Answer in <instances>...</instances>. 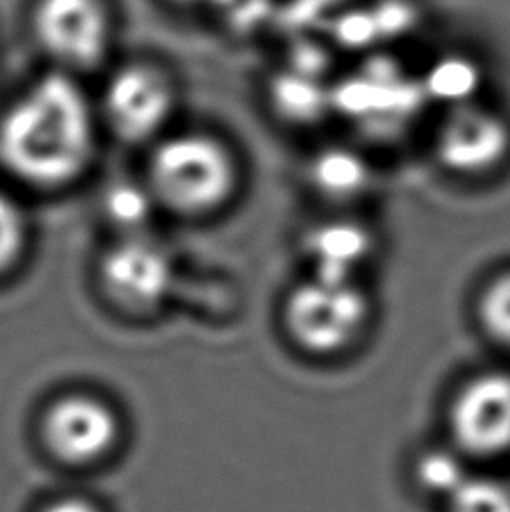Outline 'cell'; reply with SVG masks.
I'll use <instances>...</instances> for the list:
<instances>
[{"label":"cell","mask_w":510,"mask_h":512,"mask_svg":"<svg viewBox=\"0 0 510 512\" xmlns=\"http://www.w3.org/2000/svg\"><path fill=\"white\" fill-rule=\"evenodd\" d=\"M122 425L106 400L90 393H68L43 416V441L61 463L95 465L120 441Z\"/></svg>","instance_id":"cell-6"},{"label":"cell","mask_w":510,"mask_h":512,"mask_svg":"<svg viewBox=\"0 0 510 512\" xmlns=\"http://www.w3.org/2000/svg\"><path fill=\"white\" fill-rule=\"evenodd\" d=\"M510 153V126L477 102L448 108L436 133V155L459 176H486Z\"/></svg>","instance_id":"cell-7"},{"label":"cell","mask_w":510,"mask_h":512,"mask_svg":"<svg viewBox=\"0 0 510 512\" xmlns=\"http://www.w3.org/2000/svg\"><path fill=\"white\" fill-rule=\"evenodd\" d=\"M95 102L102 128H108L117 140L153 144L169 133L176 111V86L156 63L131 61L108 75Z\"/></svg>","instance_id":"cell-3"},{"label":"cell","mask_w":510,"mask_h":512,"mask_svg":"<svg viewBox=\"0 0 510 512\" xmlns=\"http://www.w3.org/2000/svg\"><path fill=\"white\" fill-rule=\"evenodd\" d=\"M306 252L313 263V277L355 281V274L369 261L373 239L367 227L351 221H329L308 234Z\"/></svg>","instance_id":"cell-10"},{"label":"cell","mask_w":510,"mask_h":512,"mask_svg":"<svg viewBox=\"0 0 510 512\" xmlns=\"http://www.w3.org/2000/svg\"><path fill=\"white\" fill-rule=\"evenodd\" d=\"M450 425L454 441L468 454L510 452V376L486 373L470 380L454 400Z\"/></svg>","instance_id":"cell-8"},{"label":"cell","mask_w":510,"mask_h":512,"mask_svg":"<svg viewBox=\"0 0 510 512\" xmlns=\"http://www.w3.org/2000/svg\"><path fill=\"white\" fill-rule=\"evenodd\" d=\"M102 120L77 75L50 70L0 115V167L23 187L59 191L97 160Z\"/></svg>","instance_id":"cell-1"},{"label":"cell","mask_w":510,"mask_h":512,"mask_svg":"<svg viewBox=\"0 0 510 512\" xmlns=\"http://www.w3.org/2000/svg\"><path fill=\"white\" fill-rule=\"evenodd\" d=\"M153 207L158 205L144 182L135 187L131 185L117 187L111 194V200H108V214H111L120 225L129 227L131 234H135V230L147 221L153 212Z\"/></svg>","instance_id":"cell-18"},{"label":"cell","mask_w":510,"mask_h":512,"mask_svg":"<svg viewBox=\"0 0 510 512\" xmlns=\"http://www.w3.org/2000/svg\"><path fill=\"white\" fill-rule=\"evenodd\" d=\"M41 512H102V508L86 497H61L45 506Z\"/></svg>","instance_id":"cell-19"},{"label":"cell","mask_w":510,"mask_h":512,"mask_svg":"<svg viewBox=\"0 0 510 512\" xmlns=\"http://www.w3.org/2000/svg\"><path fill=\"white\" fill-rule=\"evenodd\" d=\"M30 241V223L12 191L0 185V277L14 270Z\"/></svg>","instance_id":"cell-14"},{"label":"cell","mask_w":510,"mask_h":512,"mask_svg":"<svg viewBox=\"0 0 510 512\" xmlns=\"http://www.w3.org/2000/svg\"><path fill=\"white\" fill-rule=\"evenodd\" d=\"M32 30L54 70L79 75L108 59L115 25L106 0H36Z\"/></svg>","instance_id":"cell-4"},{"label":"cell","mask_w":510,"mask_h":512,"mask_svg":"<svg viewBox=\"0 0 510 512\" xmlns=\"http://www.w3.org/2000/svg\"><path fill=\"white\" fill-rule=\"evenodd\" d=\"M275 102L293 122H315L326 108L333 106V95L331 90L326 93L315 75L293 72L275 84Z\"/></svg>","instance_id":"cell-13"},{"label":"cell","mask_w":510,"mask_h":512,"mask_svg":"<svg viewBox=\"0 0 510 512\" xmlns=\"http://www.w3.org/2000/svg\"><path fill=\"white\" fill-rule=\"evenodd\" d=\"M448 512H510V488L499 479L468 477L448 497Z\"/></svg>","instance_id":"cell-15"},{"label":"cell","mask_w":510,"mask_h":512,"mask_svg":"<svg viewBox=\"0 0 510 512\" xmlns=\"http://www.w3.org/2000/svg\"><path fill=\"white\" fill-rule=\"evenodd\" d=\"M481 84L477 63L463 57H448L434 63L421 84L423 95L439 99L450 108L475 102Z\"/></svg>","instance_id":"cell-12"},{"label":"cell","mask_w":510,"mask_h":512,"mask_svg":"<svg viewBox=\"0 0 510 512\" xmlns=\"http://www.w3.org/2000/svg\"><path fill=\"white\" fill-rule=\"evenodd\" d=\"M236 180L232 153L214 135L167 133L151 144L144 185L167 212L212 214L232 198Z\"/></svg>","instance_id":"cell-2"},{"label":"cell","mask_w":510,"mask_h":512,"mask_svg":"<svg viewBox=\"0 0 510 512\" xmlns=\"http://www.w3.org/2000/svg\"><path fill=\"white\" fill-rule=\"evenodd\" d=\"M479 315L490 337L510 346V272L488 283L479 301Z\"/></svg>","instance_id":"cell-17"},{"label":"cell","mask_w":510,"mask_h":512,"mask_svg":"<svg viewBox=\"0 0 510 512\" xmlns=\"http://www.w3.org/2000/svg\"><path fill=\"white\" fill-rule=\"evenodd\" d=\"M468 477L470 474L463 468L457 456L445 450L425 454L421 463H418V479H421L423 488L445 499H448Z\"/></svg>","instance_id":"cell-16"},{"label":"cell","mask_w":510,"mask_h":512,"mask_svg":"<svg viewBox=\"0 0 510 512\" xmlns=\"http://www.w3.org/2000/svg\"><path fill=\"white\" fill-rule=\"evenodd\" d=\"M311 182L317 194L333 203H351L369 189L371 169L364 158L355 151L326 149L315 155L311 164Z\"/></svg>","instance_id":"cell-11"},{"label":"cell","mask_w":510,"mask_h":512,"mask_svg":"<svg viewBox=\"0 0 510 512\" xmlns=\"http://www.w3.org/2000/svg\"><path fill=\"white\" fill-rule=\"evenodd\" d=\"M367 315L369 304L355 281L313 277L286 304L288 333L315 355L346 349L362 333Z\"/></svg>","instance_id":"cell-5"},{"label":"cell","mask_w":510,"mask_h":512,"mask_svg":"<svg viewBox=\"0 0 510 512\" xmlns=\"http://www.w3.org/2000/svg\"><path fill=\"white\" fill-rule=\"evenodd\" d=\"M104 283L111 295L131 308L156 304L171 283V263L160 245L140 234H129L106 254Z\"/></svg>","instance_id":"cell-9"}]
</instances>
